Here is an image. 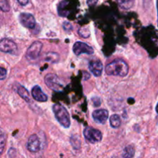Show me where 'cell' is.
Instances as JSON below:
<instances>
[{"label":"cell","instance_id":"d6986e66","mask_svg":"<svg viewBox=\"0 0 158 158\" xmlns=\"http://www.w3.org/2000/svg\"><path fill=\"white\" fill-rule=\"evenodd\" d=\"M71 140H72V141H75V142H71V143H72L73 146L76 149H78L80 146V139L78 138V137H77V136H73V138L71 139Z\"/></svg>","mask_w":158,"mask_h":158},{"label":"cell","instance_id":"ffe728a7","mask_svg":"<svg viewBox=\"0 0 158 158\" xmlns=\"http://www.w3.org/2000/svg\"><path fill=\"white\" fill-rule=\"evenodd\" d=\"M4 144H5V136L4 134L2 133L1 134V152H2L3 148H4Z\"/></svg>","mask_w":158,"mask_h":158},{"label":"cell","instance_id":"ac0fdd59","mask_svg":"<svg viewBox=\"0 0 158 158\" xmlns=\"http://www.w3.org/2000/svg\"><path fill=\"white\" fill-rule=\"evenodd\" d=\"M46 60L48 61H52V62H57L59 60V56L58 54L54 53V52H50L46 55Z\"/></svg>","mask_w":158,"mask_h":158},{"label":"cell","instance_id":"cb8c5ba5","mask_svg":"<svg viewBox=\"0 0 158 158\" xmlns=\"http://www.w3.org/2000/svg\"><path fill=\"white\" fill-rule=\"evenodd\" d=\"M17 2H18L19 3L21 6H26V5L28 4V2H29V0H17Z\"/></svg>","mask_w":158,"mask_h":158},{"label":"cell","instance_id":"277c9868","mask_svg":"<svg viewBox=\"0 0 158 158\" xmlns=\"http://www.w3.org/2000/svg\"><path fill=\"white\" fill-rule=\"evenodd\" d=\"M83 135L89 143H98L102 140V133L98 130L94 129V128H85L83 131Z\"/></svg>","mask_w":158,"mask_h":158},{"label":"cell","instance_id":"4fadbf2b","mask_svg":"<svg viewBox=\"0 0 158 158\" xmlns=\"http://www.w3.org/2000/svg\"><path fill=\"white\" fill-rule=\"evenodd\" d=\"M17 91H18L19 95L23 100H25L26 102H28V103H30L31 101L30 96H29V92H28V90L26 89V88L23 87V86H19L18 87Z\"/></svg>","mask_w":158,"mask_h":158},{"label":"cell","instance_id":"6da1fadb","mask_svg":"<svg viewBox=\"0 0 158 158\" xmlns=\"http://www.w3.org/2000/svg\"><path fill=\"white\" fill-rule=\"evenodd\" d=\"M129 71V67L124 61L120 60H114L109 63L105 68V72L110 76L126 77Z\"/></svg>","mask_w":158,"mask_h":158},{"label":"cell","instance_id":"d4e9b609","mask_svg":"<svg viewBox=\"0 0 158 158\" xmlns=\"http://www.w3.org/2000/svg\"><path fill=\"white\" fill-rule=\"evenodd\" d=\"M156 111H157V113L158 114V103H157V106H156Z\"/></svg>","mask_w":158,"mask_h":158},{"label":"cell","instance_id":"603a6c76","mask_svg":"<svg viewBox=\"0 0 158 158\" xmlns=\"http://www.w3.org/2000/svg\"><path fill=\"white\" fill-rule=\"evenodd\" d=\"M93 102H94V105H95L96 106H100V99H99L98 97H95V98L93 99Z\"/></svg>","mask_w":158,"mask_h":158},{"label":"cell","instance_id":"7c38bea8","mask_svg":"<svg viewBox=\"0 0 158 158\" xmlns=\"http://www.w3.org/2000/svg\"><path fill=\"white\" fill-rule=\"evenodd\" d=\"M89 70L95 77H100L103 71V64L100 61H91L89 64Z\"/></svg>","mask_w":158,"mask_h":158},{"label":"cell","instance_id":"e0dca14e","mask_svg":"<svg viewBox=\"0 0 158 158\" xmlns=\"http://www.w3.org/2000/svg\"><path fill=\"white\" fill-rule=\"evenodd\" d=\"M0 7L3 12H9L10 6L8 2V0H0Z\"/></svg>","mask_w":158,"mask_h":158},{"label":"cell","instance_id":"8992f818","mask_svg":"<svg viewBox=\"0 0 158 158\" xmlns=\"http://www.w3.org/2000/svg\"><path fill=\"white\" fill-rule=\"evenodd\" d=\"M0 49L3 52L12 54L16 52L17 46L12 40L5 38L0 42Z\"/></svg>","mask_w":158,"mask_h":158},{"label":"cell","instance_id":"7a4b0ae2","mask_svg":"<svg viewBox=\"0 0 158 158\" xmlns=\"http://www.w3.org/2000/svg\"><path fill=\"white\" fill-rule=\"evenodd\" d=\"M52 110L59 123L64 127H69L70 120H69V113L67 112L66 108L60 103H56L52 106Z\"/></svg>","mask_w":158,"mask_h":158},{"label":"cell","instance_id":"484cf974","mask_svg":"<svg viewBox=\"0 0 158 158\" xmlns=\"http://www.w3.org/2000/svg\"><path fill=\"white\" fill-rule=\"evenodd\" d=\"M157 7H158V2H157Z\"/></svg>","mask_w":158,"mask_h":158},{"label":"cell","instance_id":"ba28073f","mask_svg":"<svg viewBox=\"0 0 158 158\" xmlns=\"http://www.w3.org/2000/svg\"><path fill=\"white\" fill-rule=\"evenodd\" d=\"M41 148V142L36 134H32L29 137L27 142V149L30 152L36 153Z\"/></svg>","mask_w":158,"mask_h":158},{"label":"cell","instance_id":"8fae6325","mask_svg":"<svg viewBox=\"0 0 158 158\" xmlns=\"http://www.w3.org/2000/svg\"><path fill=\"white\" fill-rule=\"evenodd\" d=\"M32 96L34 100L39 102H46L48 100L47 96L43 92L42 89L39 86H33L32 89Z\"/></svg>","mask_w":158,"mask_h":158},{"label":"cell","instance_id":"5bb4252c","mask_svg":"<svg viewBox=\"0 0 158 158\" xmlns=\"http://www.w3.org/2000/svg\"><path fill=\"white\" fill-rule=\"evenodd\" d=\"M135 154V149L132 145H128L124 148L123 152V158H133Z\"/></svg>","mask_w":158,"mask_h":158},{"label":"cell","instance_id":"52a82bcc","mask_svg":"<svg viewBox=\"0 0 158 158\" xmlns=\"http://www.w3.org/2000/svg\"><path fill=\"white\" fill-rule=\"evenodd\" d=\"M73 52L76 55H81L83 53L90 55L94 53V49L86 43L83 42H77L73 45Z\"/></svg>","mask_w":158,"mask_h":158},{"label":"cell","instance_id":"2e32d148","mask_svg":"<svg viewBox=\"0 0 158 158\" xmlns=\"http://www.w3.org/2000/svg\"><path fill=\"white\" fill-rule=\"evenodd\" d=\"M119 6L124 9H130L134 6V0H117Z\"/></svg>","mask_w":158,"mask_h":158},{"label":"cell","instance_id":"9a60e30c","mask_svg":"<svg viewBox=\"0 0 158 158\" xmlns=\"http://www.w3.org/2000/svg\"><path fill=\"white\" fill-rule=\"evenodd\" d=\"M110 126L114 128H117L120 126L121 123V120H120V116L117 114H114L110 117Z\"/></svg>","mask_w":158,"mask_h":158},{"label":"cell","instance_id":"9c48e42d","mask_svg":"<svg viewBox=\"0 0 158 158\" xmlns=\"http://www.w3.org/2000/svg\"><path fill=\"white\" fill-rule=\"evenodd\" d=\"M19 21L23 26L32 29L35 26V20L33 15L30 13H21L19 15Z\"/></svg>","mask_w":158,"mask_h":158},{"label":"cell","instance_id":"30bf717a","mask_svg":"<svg viewBox=\"0 0 158 158\" xmlns=\"http://www.w3.org/2000/svg\"><path fill=\"white\" fill-rule=\"evenodd\" d=\"M108 117H109V113L104 109L96 110L93 113V118L99 123H104L107 120Z\"/></svg>","mask_w":158,"mask_h":158},{"label":"cell","instance_id":"4316f807","mask_svg":"<svg viewBox=\"0 0 158 158\" xmlns=\"http://www.w3.org/2000/svg\"><path fill=\"white\" fill-rule=\"evenodd\" d=\"M113 158H117V157H113Z\"/></svg>","mask_w":158,"mask_h":158},{"label":"cell","instance_id":"44dd1931","mask_svg":"<svg viewBox=\"0 0 158 158\" xmlns=\"http://www.w3.org/2000/svg\"><path fill=\"white\" fill-rule=\"evenodd\" d=\"M6 69H5L3 67H1V80H3L6 77Z\"/></svg>","mask_w":158,"mask_h":158},{"label":"cell","instance_id":"7402d4cb","mask_svg":"<svg viewBox=\"0 0 158 158\" xmlns=\"http://www.w3.org/2000/svg\"><path fill=\"white\" fill-rule=\"evenodd\" d=\"M98 0H87V5L89 6H94L97 3Z\"/></svg>","mask_w":158,"mask_h":158},{"label":"cell","instance_id":"5b68a950","mask_svg":"<svg viewBox=\"0 0 158 158\" xmlns=\"http://www.w3.org/2000/svg\"><path fill=\"white\" fill-rule=\"evenodd\" d=\"M43 48V43L40 42H34L29 47L26 52V57L29 60H35L40 56Z\"/></svg>","mask_w":158,"mask_h":158},{"label":"cell","instance_id":"3957f363","mask_svg":"<svg viewBox=\"0 0 158 158\" xmlns=\"http://www.w3.org/2000/svg\"><path fill=\"white\" fill-rule=\"evenodd\" d=\"M45 83L47 86L54 91H61L63 89V85L60 81L56 75L53 73H49L45 77Z\"/></svg>","mask_w":158,"mask_h":158}]
</instances>
